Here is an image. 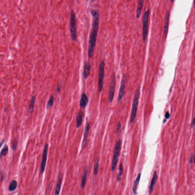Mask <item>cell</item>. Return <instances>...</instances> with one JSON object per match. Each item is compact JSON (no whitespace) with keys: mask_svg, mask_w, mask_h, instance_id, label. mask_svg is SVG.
Segmentation results:
<instances>
[{"mask_svg":"<svg viewBox=\"0 0 195 195\" xmlns=\"http://www.w3.org/2000/svg\"><path fill=\"white\" fill-rule=\"evenodd\" d=\"M149 10L146 11L143 18V32H142V38L143 41H145L147 35L148 33V20L149 17Z\"/></svg>","mask_w":195,"mask_h":195,"instance_id":"8992f818","label":"cell"},{"mask_svg":"<svg viewBox=\"0 0 195 195\" xmlns=\"http://www.w3.org/2000/svg\"><path fill=\"white\" fill-rule=\"evenodd\" d=\"M140 87L139 86L136 89V92L135 93L133 101L132 106L131 110V115H130V121L131 123H133L135 121L137 112V107L138 104L139 100L140 98Z\"/></svg>","mask_w":195,"mask_h":195,"instance_id":"7a4b0ae2","label":"cell"},{"mask_svg":"<svg viewBox=\"0 0 195 195\" xmlns=\"http://www.w3.org/2000/svg\"><path fill=\"white\" fill-rule=\"evenodd\" d=\"M18 140L17 139H15L13 141L12 143V149L14 151H16L17 149V146Z\"/></svg>","mask_w":195,"mask_h":195,"instance_id":"484cf974","label":"cell"},{"mask_svg":"<svg viewBox=\"0 0 195 195\" xmlns=\"http://www.w3.org/2000/svg\"><path fill=\"white\" fill-rule=\"evenodd\" d=\"M88 171H89V166L87 165L86 166V167L84 169L83 175H82V179L81 187L82 189H84L85 186H86Z\"/></svg>","mask_w":195,"mask_h":195,"instance_id":"8fae6325","label":"cell"},{"mask_svg":"<svg viewBox=\"0 0 195 195\" xmlns=\"http://www.w3.org/2000/svg\"><path fill=\"white\" fill-rule=\"evenodd\" d=\"M126 76L125 74L123 75L121 83L120 90H119L118 96V101L121 100L122 97L124 96L125 89V84H126Z\"/></svg>","mask_w":195,"mask_h":195,"instance_id":"9c48e42d","label":"cell"},{"mask_svg":"<svg viewBox=\"0 0 195 195\" xmlns=\"http://www.w3.org/2000/svg\"><path fill=\"white\" fill-rule=\"evenodd\" d=\"M121 128V123H119L118 125V128H117V132L118 133L120 132Z\"/></svg>","mask_w":195,"mask_h":195,"instance_id":"83f0119b","label":"cell"},{"mask_svg":"<svg viewBox=\"0 0 195 195\" xmlns=\"http://www.w3.org/2000/svg\"><path fill=\"white\" fill-rule=\"evenodd\" d=\"M35 96H33L31 99V102H30V105L29 108V111L30 113H32L34 109V105L35 103Z\"/></svg>","mask_w":195,"mask_h":195,"instance_id":"603a6c76","label":"cell"},{"mask_svg":"<svg viewBox=\"0 0 195 195\" xmlns=\"http://www.w3.org/2000/svg\"><path fill=\"white\" fill-rule=\"evenodd\" d=\"M48 147L49 145L48 144H46L44 147L43 154V158L41 164V169H40V173L42 174L44 172V170L46 168V165L47 160V154H48Z\"/></svg>","mask_w":195,"mask_h":195,"instance_id":"ba28073f","label":"cell"},{"mask_svg":"<svg viewBox=\"0 0 195 195\" xmlns=\"http://www.w3.org/2000/svg\"><path fill=\"white\" fill-rule=\"evenodd\" d=\"M88 102H89V99L88 97L85 93H83L82 95L80 101V107L84 109L87 106Z\"/></svg>","mask_w":195,"mask_h":195,"instance_id":"5bb4252c","label":"cell"},{"mask_svg":"<svg viewBox=\"0 0 195 195\" xmlns=\"http://www.w3.org/2000/svg\"><path fill=\"white\" fill-rule=\"evenodd\" d=\"M157 179H158L157 173L156 171H155L154 172V174L153 175L152 178V180H151L150 185L149 187V193H151L152 192L154 187L155 185L156 181H157Z\"/></svg>","mask_w":195,"mask_h":195,"instance_id":"7c38bea8","label":"cell"},{"mask_svg":"<svg viewBox=\"0 0 195 195\" xmlns=\"http://www.w3.org/2000/svg\"><path fill=\"white\" fill-rule=\"evenodd\" d=\"M54 97L53 96H51L47 103V108L48 109H50L53 106L54 103Z\"/></svg>","mask_w":195,"mask_h":195,"instance_id":"d4e9b609","label":"cell"},{"mask_svg":"<svg viewBox=\"0 0 195 195\" xmlns=\"http://www.w3.org/2000/svg\"><path fill=\"white\" fill-rule=\"evenodd\" d=\"M61 84H59V85L57 87V92L58 93H60V92L61 90Z\"/></svg>","mask_w":195,"mask_h":195,"instance_id":"4316f807","label":"cell"},{"mask_svg":"<svg viewBox=\"0 0 195 195\" xmlns=\"http://www.w3.org/2000/svg\"><path fill=\"white\" fill-rule=\"evenodd\" d=\"M192 159H193V156L192 155H191L190 156V158L189 162L190 163H192Z\"/></svg>","mask_w":195,"mask_h":195,"instance_id":"4dcf8cb0","label":"cell"},{"mask_svg":"<svg viewBox=\"0 0 195 195\" xmlns=\"http://www.w3.org/2000/svg\"><path fill=\"white\" fill-rule=\"evenodd\" d=\"M170 15V10L167 12L165 17V25L164 27V39L165 40L167 37V34L168 32V27H169V21Z\"/></svg>","mask_w":195,"mask_h":195,"instance_id":"30bf717a","label":"cell"},{"mask_svg":"<svg viewBox=\"0 0 195 195\" xmlns=\"http://www.w3.org/2000/svg\"><path fill=\"white\" fill-rule=\"evenodd\" d=\"M170 117V114L169 113V112H167L165 113V118L166 119H169Z\"/></svg>","mask_w":195,"mask_h":195,"instance_id":"f1b7e54d","label":"cell"},{"mask_svg":"<svg viewBox=\"0 0 195 195\" xmlns=\"http://www.w3.org/2000/svg\"><path fill=\"white\" fill-rule=\"evenodd\" d=\"M115 75L114 72L112 74L111 76V83L109 91L108 100L109 103H112L114 98V95L115 89Z\"/></svg>","mask_w":195,"mask_h":195,"instance_id":"52a82bcc","label":"cell"},{"mask_svg":"<svg viewBox=\"0 0 195 195\" xmlns=\"http://www.w3.org/2000/svg\"><path fill=\"white\" fill-rule=\"evenodd\" d=\"M4 142H5V140H4V139H3V140H2V141H1V142L0 143V148H1V147L3 145Z\"/></svg>","mask_w":195,"mask_h":195,"instance_id":"f546056e","label":"cell"},{"mask_svg":"<svg viewBox=\"0 0 195 195\" xmlns=\"http://www.w3.org/2000/svg\"><path fill=\"white\" fill-rule=\"evenodd\" d=\"M90 12L93 17V21L89 39L88 54V57L91 58L93 55L96 44V39L99 29L100 15L98 11L96 10H91Z\"/></svg>","mask_w":195,"mask_h":195,"instance_id":"6da1fadb","label":"cell"},{"mask_svg":"<svg viewBox=\"0 0 195 195\" xmlns=\"http://www.w3.org/2000/svg\"><path fill=\"white\" fill-rule=\"evenodd\" d=\"M91 69V65L89 61L87 62L85 64L84 69V78L87 79L88 78L90 74Z\"/></svg>","mask_w":195,"mask_h":195,"instance_id":"2e32d148","label":"cell"},{"mask_svg":"<svg viewBox=\"0 0 195 195\" xmlns=\"http://www.w3.org/2000/svg\"><path fill=\"white\" fill-rule=\"evenodd\" d=\"M193 122H192V126H193L194 125V123H195V121H194V118L193 119L192 121Z\"/></svg>","mask_w":195,"mask_h":195,"instance_id":"1f68e13d","label":"cell"},{"mask_svg":"<svg viewBox=\"0 0 195 195\" xmlns=\"http://www.w3.org/2000/svg\"><path fill=\"white\" fill-rule=\"evenodd\" d=\"M104 67L105 63L103 60H102L99 66V77L98 80V90L101 92L103 90V81L104 76Z\"/></svg>","mask_w":195,"mask_h":195,"instance_id":"5b68a950","label":"cell"},{"mask_svg":"<svg viewBox=\"0 0 195 195\" xmlns=\"http://www.w3.org/2000/svg\"><path fill=\"white\" fill-rule=\"evenodd\" d=\"M83 112L82 110H80L78 114L76 119V127L77 129L80 128L82 123L83 118Z\"/></svg>","mask_w":195,"mask_h":195,"instance_id":"ac0fdd59","label":"cell"},{"mask_svg":"<svg viewBox=\"0 0 195 195\" xmlns=\"http://www.w3.org/2000/svg\"><path fill=\"white\" fill-rule=\"evenodd\" d=\"M119 173L117 177V180L118 181H119L121 180V178L122 176L123 175V165L122 163L120 164L119 167Z\"/></svg>","mask_w":195,"mask_h":195,"instance_id":"cb8c5ba5","label":"cell"},{"mask_svg":"<svg viewBox=\"0 0 195 195\" xmlns=\"http://www.w3.org/2000/svg\"><path fill=\"white\" fill-rule=\"evenodd\" d=\"M70 15V32L72 40L75 41L77 39V27L76 18L73 10H71Z\"/></svg>","mask_w":195,"mask_h":195,"instance_id":"3957f363","label":"cell"},{"mask_svg":"<svg viewBox=\"0 0 195 195\" xmlns=\"http://www.w3.org/2000/svg\"><path fill=\"white\" fill-rule=\"evenodd\" d=\"M9 147L7 145H5L0 153V158L6 156L9 152Z\"/></svg>","mask_w":195,"mask_h":195,"instance_id":"ffe728a7","label":"cell"},{"mask_svg":"<svg viewBox=\"0 0 195 195\" xmlns=\"http://www.w3.org/2000/svg\"><path fill=\"white\" fill-rule=\"evenodd\" d=\"M121 140H119L118 141L115 147L114 155H113L112 166H111V171L112 172L114 171L116 165L118 164L120 150H121Z\"/></svg>","mask_w":195,"mask_h":195,"instance_id":"277c9868","label":"cell"},{"mask_svg":"<svg viewBox=\"0 0 195 195\" xmlns=\"http://www.w3.org/2000/svg\"><path fill=\"white\" fill-rule=\"evenodd\" d=\"M62 178H63V176H62V174H61V173L59 174L58 178L57 181L55 190V195H59L60 190L61 188Z\"/></svg>","mask_w":195,"mask_h":195,"instance_id":"9a60e30c","label":"cell"},{"mask_svg":"<svg viewBox=\"0 0 195 195\" xmlns=\"http://www.w3.org/2000/svg\"><path fill=\"white\" fill-rule=\"evenodd\" d=\"M141 176V173H139L138 175L137 176L136 179L135 180L134 184H133V193H134L135 195H136L137 193V192H136L137 186H138V184L140 182Z\"/></svg>","mask_w":195,"mask_h":195,"instance_id":"d6986e66","label":"cell"},{"mask_svg":"<svg viewBox=\"0 0 195 195\" xmlns=\"http://www.w3.org/2000/svg\"><path fill=\"white\" fill-rule=\"evenodd\" d=\"M99 161H100V159L99 158H96V159L94 167V174L96 176L97 175H98V169H99Z\"/></svg>","mask_w":195,"mask_h":195,"instance_id":"7402d4cb","label":"cell"},{"mask_svg":"<svg viewBox=\"0 0 195 195\" xmlns=\"http://www.w3.org/2000/svg\"><path fill=\"white\" fill-rule=\"evenodd\" d=\"M144 1V0H140L138 1V5H137V9H136V18H139L140 17Z\"/></svg>","mask_w":195,"mask_h":195,"instance_id":"e0dca14e","label":"cell"},{"mask_svg":"<svg viewBox=\"0 0 195 195\" xmlns=\"http://www.w3.org/2000/svg\"><path fill=\"white\" fill-rule=\"evenodd\" d=\"M90 129V125L89 123H88L86 127L85 128V131H84V140H83V143H82L83 147H86V146L87 144V138H88Z\"/></svg>","mask_w":195,"mask_h":195,"instance_id":"4fadbf2b","label":"cell"},{"mask_svg":"<svg viewBox=\"0 0 195 195\" xmlns=\"http://www.w3.org/2000/svg\"><path fill=\"white\" fill-rule=\"evenodd\" d=\"M18 186V183L15 180H13L11 181L9 187V190L10 191H13L16 189Z\"/></svg>","mask_w":195,"mask_h":195,"instance_id":"44dd1931","label":"cell"}]
</instances>
